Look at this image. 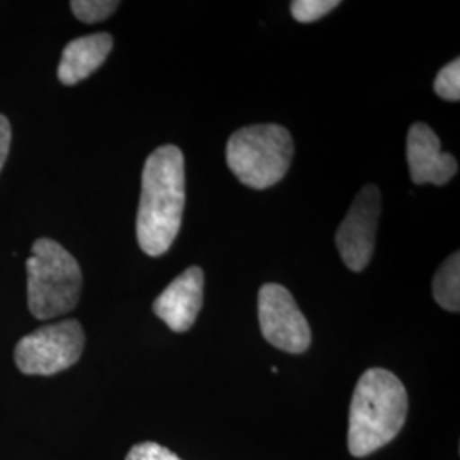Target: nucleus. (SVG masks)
<instances>
[{"label": "nucleus", "mask_w": 460, "mask_h": 460, "mask_svg": "<svg viewBox=\"0 0 460 460\" xmlns=\"http://www.w3.org/2000/svg\"><path fill=\"white\" fill-rule=\"evenodd\" d=\"M184 155L174 146L154 150L142 172L137 214L138 246L148 256H163L181 229L184 210Z\"/></svg>", "instance_id": "f257e3e1"}, {"label": "nucleus", "mask_w": 460, "mask_h": 460, "mask_svg": "<svg viewBox=\"0 0 460 460\" xmlns=\"http://www.w3.org/2000/svg\"><path fill=\"white\" fill-rule=\"evenodd\" d=\"M404 384L385 368H368L358 378L349 406L348 450L362 459L393 442L408 418Z\"/></svg>", "instance_id": "f03ea898"}, {"label": "nucleus", "mask_w": 460, "mask_h": 460, "mask_svg": "<svg viewBox=\"0 0 460 460\" xmlns=\"http://www.w3.org/2000/svg\"><path fill=\"white\" fill-rule=\"evenodd\" d=\"M28 271V307L36 319L47 321L70 313L83 292V271L77 260L53 239H36Z\"/></svg>", "instance_id": "7ed1b4c3"}, {"label": "nucleus", "mask_w": 460, "mask_h": 460, "mask_svg": "<svg viewBox=\"0 0 460 460\" xmlns=\"http://www.w3.org/2000/svg\"><path fill=\"white\" fill-rule=\"evenodd\" d=\"M226 155L232 174L239 181L252 190H266L288 172L294 140L279 125L244 127L230 137Z\"/></svg>", "instance_id": "20e7f679"}, {"label": "nucleus", "mask_w": 460, "mask_h": 460, "mask_svg": "<svg viewBox=\"0 0 460 460\" xmlns=\"http://www.w3.org/2000/svg\"><path fill=\"white\" fill-rule=\"evenodd\" d=\"M85 336L79 321L66 319L36 329L16 346L17 368L26 376H55L83 357Z\"/></svg>", "instance_id": "39448f33"}, {"label": "nucleus", "mask_w": 460, "mask_h": 460, "mask_svg": "<svg viewBox=\"0 0 460 460\" xmlns=\"http://www.w3.org/2000/svg\"><path fill=\"white\" fill-rule=\"evenodd\" d=\"M260 328L264 340L281 351L300 355L313 341L311 326L294 296L279 283H266L258 296Z\"/></svg>", "instance_id": "423d86ee"}, {"label": "nucleus", "mask_w": 460, "mask_h": 460, "mask_svg": "<svg viewBox=\"0 0 460 460\" xmlns=\"http://www.w3.org/2000/svg\"><path fill=\"white\" fill-rule=\"evenodd\" d=\"M380 210L382 197L377 186L367 184L336 232V247L351 271H363L374 256Z\"/></svg>", "instance_id": "0eeeda50"}, {"label": "nucleus", "mask_w": 460, "mask_h": 460, "mask_svg": "<svg viewBox=\"0 0 460 460\" xmlns=\"http://www.w3.org/2000/svg\"><path fill=\"white\" fill-rule=\"evenodd\" d=\"M406 155L410 176L416 184L444 186L459 171L456 157L442 152L440 138L425 123H414L410 128Z\"/></svg>", "instance_id": "6e6552de"}, {"label": "nucleus", "mask_w": 460, "mask_h": 460, "mask_svg": "<svg viewBox=\"0 0 460 460\" xmlns=\"http://www.w3.org/2000/svg\"><path fill=\"white\" fill-rule=\"evenodd\" d=\"M205 273L198 266H190L154 300V314L163 319L174 332H184L197 321L203 305Z\"/></svg>", "instance_id": "1a4fd4ad"}, {"label": "nucleus", "mask_w": 460, "mask_h": 460, "mask_svg": "<svg viewBox=\"0 0 460 460\" xmlns=\"http://www.w3.org/2000/svg\"><path fill=\"white\" fill-rule=\"evenodd\" d=\"M113 49L110 33L87 34L66 45L58 66V79L66 85H75L106 62Z\"/></svg>", "instance_id": "9d476101"}, {"label": "nucleus", "mask_w": 460, "mask_h": 460, "mask_svg": "<svg viewBox=\"0 0 460 460\" xmlns=\"http://www.w3.org/2000/svg\"><path fill=\"white\" fill-rule=\"evenodd\" d=\"M435 302L448 313L460 311V256L454 252L445 260L433 279Z\"/></svg>", "instance_id": "9b49d317"}, {"label": "nucleus", "mask_w": 460, "mask_h": 460, "mask_svg": "<svg viewBox=\"0 0 460 460\" xmlns=\"http://www.w3.org/2000/svg\"><path fill=\"white\" fill-rule=\"evenodd\" d=\"M72 13L79 21L94 24L115 14L116 9L119 7V2L116 0H74L70 2Z\"/></svg>", "instance_id": "f8f14e48"}, {"label": "nucleus", "mask_w": 460, "mask_h": 460, "mask_svg": "<svg viewBox=\"0 0 460 460\" xmlns=\"http://www.w3.org/2000/svg\"><path fill=\"white\" fill-rule=\"evenodd\" d=\"M433 89L437 96L445 99V101H459L460 99V60L456 58L450 64L438 72Z\"/></svg>", "instance_id": "ddd939ff"}, {"label": "nucleus", "mask_w": 460, "mask_h": 460, "mask_svg": "<svg viewBox=\"0 0 460 460\" xmlns=\"http://www.w3.org/2000/svg\"><path fill=\"white\" fill-rule=\"evenodd\" d=\"M340 5L341 2L338 0H294L290 11L298 22H314L321 17L328 16L331 11Z\"/></svg>", "instance_id": "4468645a"}, {"label": "nucleus", "mask_w": 460, "mask_h": 460, "mask_svg": "<svg viewBox=\"0 0 460 460\" xmlns=\"http://www.w3.org/2000/svg\"><path fill=\"white\" fill-rule=\"evenodd\" d=\"M125 460H182L171 452L169 448H165L163 445L155 444V442H144V444L135 445L132 450L128 452Z\"/></svg>", "instance_id": "2eb2a0df"}, {"label": "nucleus", "mask_w": 460, "mask_h": 460, "mask_svg": "<svg viewBox=\"0 0 460 460\" xmlns=\"http://www.w3.org/2000/svg\"><path fill=\"white\" fill-rule=\"evenodd\" d=\"M11 123L4 115H0V171L5 164V159L9 155V148H11Z\"/></svg>", "instance_id": "dca6fc26"}]
</instances>
